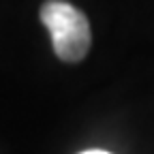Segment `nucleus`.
<instances>
[{"label": "nucleus", "instance_id": "obj_1", "mask_svg": "<svg viewBox=\"0 0 154 154\" xmlns=\"http://www.w3.org/2000/svg\"><path fill=\"white\" fill-rule=\"evenodd\" d=\"M41 22L51 34L56 56L64 62H79L90 49L92 36L88 17L62 0H47L41 7Z\"/></svg>", "mask_w": 154, "mask_h": 154}, {"label": "nucleus", "instance_id": "obj_2", "mask_svg": "<svg viewBox=\"0 0 154 154\" xmlns=\"http://www.w3.org/2000/svg\"><path fill=\"white\" fill-rule=\"evenodd\" d=\"M82 154H109V152H105V150H86Z\"/></svg>", "mask_w": 154, "mask_h": 154}]
</instances>
